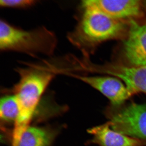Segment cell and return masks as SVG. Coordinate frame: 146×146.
I'll use <instances>...</instances> for the list:
<instances>
[{"mask_svg":"<svg viewBox=\"0 0 146 146\" xmlns=\"http://www.w3.org/2000/svg\"><path fill=\"white\" fill-rule=\"evenodd\" d=\"M82 12L74 29L68 35V39L82 50L85 47L117 38L126 29L123 21L111 18L86 2H82Z\"/></svg>","mask_w":146,"mask_h":146,"instance_id":"obj_1","label":"cell"},{"mask_svg":"<svg viewBox=\"0 0 146 146\" xmlns=\"http://www.w3.org/2000/svg\"><path fill=\"white\" fill-rule=\"evenodd\" d=\"M57 40L53 33L44 27L25 30L5 21H0V50L24 53L29 55L39 54L51 55Z\"/></svg>","mask_w":146,"mask_h":146,"instance_id":"obj_2","label":"cell"},{"mask_svg":"<svg viewBox=\"0 0 146 146\" xmlns=\"http://www.w3.org/2000/svg\"><path fill=\"white\" fill-rule=\"evenodd\" d=\"M106 114L113 130L146 140V104L133 102L117 107L111 106Z\"/></svg>","mask_w":146,"mask_h":146,"instance_id":"obj_3","label":"cell"},{"mask_svg":"<svg viewBox=\"0 0 146 146\" xmlns=\"http://www.w3.org/2000/svg\"><path fill=\"white\" fill-rule=\"evenodd\" d=\"M69 74L100 91L109 99L112 107L123 105L127 100L133 96L125 83L115 77Z\"/></svg>","mask_w":146,"mask_h":146,"instance_id":"obj_4","label":"cell"},{"mask_svg":"<svg viewBox=\"0 0 146 146\" xmlns=\"http://www.w3.org/2000/svg\"><path fill=\"white\" fill-rule=\"evenodd\" d=\"M95 72L110 75L123 82L132 95L146 94V65L126 66L108 64L93 68Z\"/></svg>","mask_w":146,"mask_h":146,"instance_id":"obj_5","label":"cell"},{"mask_svg":"<svg viewBox=\"0 0 146 146\" xmlns=\"http://www.w3.org/2000/svg\"><path fill=\"white\" fill-rule=\"evenodd\" d=\"M123 44L124 55L131 66L146 65V21L139 24L131 20Z\"/></svg>","mask_w":146,"mask_h":146,"instance_id":"obj_6","label":"cell"},{"mask_svg":"<svg viewBox=\"0 0 146 146\" xmlns=\"http://www.w3.org/2000/svg\"><path fill=\"white\" fill-rule=\"evenodd\" d=\"M86 2L111 18L123 21L137 18L142 13L141 1L86 0Z\"/></svg>","mask_w":146,"mask_h":146,"instance_id":"obj_7","label":"cell"},{"mask_svg":"<svg viewBox=\"0 0 146 146\" xmlns=\"http://www.w3.org/2000/svg\"><path fill=\"white\" fill-rule=\"evenodd\" d=\"M93 136L89 143L99 146H146V140L133 138L113 130L109 121L88 129Z\"/></svg>","mask_w":146,"mask_h":146,"instance_id":"obj_8","label":"cell"},{"mask_svg":"<svg viewBox=\"0 0 146 146\" xmlns=\"http://www.w3.org/2000/svg\"><path fill=\"white\" fill-rule=\"evenodd\" d=\"M57 133L52 127L29 126L22 133L16 146H51Z\"/></svg>","mask_w":146,"mask_h":146,"instance_id":"obj_9","label":"cell"},{"mask_svg":"<svg viewBox=\"0 0 146 146\" xmlns=\"http://www.w3.org/2000/svg\"><path fill=\"white\" fill-rule=\"evenodd\" d=\"M19 112L18 100L14 94H7L1 98L0 115L1 121L3 123H13L15 125Z\"/></svg>","mask_w":146,"mask_h":146,"instance_id":"obj_10","label":"cell"},{"mask_svg":"<svg viewBox=\"0 0 146 146\" xmlns=\"http://www.w3.org/2000/svg\"><path fill=\"white\" fill-rule=\"evenodd\" d=\"M37 2L34 0H1L0 6L4 8L27 9L33 6Z\"/></svg>","mask_w":146,"mask_h":146,"instance_id":"obj_11","label":"cell"},{"mask_svg":"<svg viewBox=\"0 0 146 146\" xmlns=\"http://www.w3.org/2000/svg\"><path fill=\"white\" fill-rule=\"evenodd\" d=\"M143 4L145 5V6L146 7V1H145V3H144Z\"/></svg>","mask_w":146,"mask_h":146,"instance_id":"obj_12","label":"cell"}]
</instances>
